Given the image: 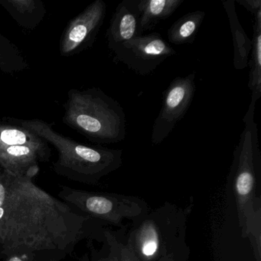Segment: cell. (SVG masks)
<instances>
[{
	"label": "cell",
	"instance_id": "ffe728a7",
	"mask_svg": "<svg viewBox=\"0 0 261 261\" xmlns=\"http://www.w3.org/2000/svg\"><path fill=\"white\" fill-rule=\"evenodd\" d=\"M237 3L251 13L252 16L261 10V0H237Z\"/></svg>",
	"mask_w": 261,
	"mask_h": 261
},
{
	"label": "cell",
	"instance_id": "7c38bea8",
	"mask_svg": "<svg viewBox=\"0 0 261 261\" xmlns=\"http://www.w3.org/2000/svg\"><path fill=\"white\" fill-rule=\"evenodd\" d=\"M0 5L19 27L27 30L39 27L46 14L42 0H0Z\"/></svg>",
	"mask_w": 261,
	"mask_h": 261
},
{
	"label": "cell",
	"instance_id": "4fadbf2b",
	"mask_svg": "<svg viewBox=\"0 0 261 261\" xmlns=\"http://www.w3.org/2000/svg\"><path fill=\"white\" fill-rule=\"evenodd\" d=\"M223 5L228 18L233 40V66L236 70H243L247 68L248 65L252 48L251 39H249L238 19L235 1H224Z\"/></svg>",
	"mask_w": 261,
	"mask_h": 261
},
{
	"label": "cell",
	"instance_id": "e0dca14e",
	"mask_svg": "<svg viewBox=\"0 0 261 261\" xmlns=\"http://www.w3.org/2000/svg\"><path fill=\"white\" fill-rule=\"evenodd\" d=\"M25 145L49 147L45 140L25 128L18 125L0 123V148Z\"/></svg>",
	"mask_w": 261,
	"mask_h": 261
},
{
	"label": "cell",
	"instance_id": "30bf717a",
	"mask_svg": "<svg viewBox=\"0 0 261 261\" xmlns=\"http://www.w3.org/2000/svg\"><path fill=\"white\" fill-rule=\"evenodd\" d=\"M51 155L49 147L15 146L0 148V166L9 173L33 179L39 172V163L47 162Z\"/></svg>",
	"mask_w": 261,
	"mask_h": 261
},
{
	"label": "cell",
	"instance_id": "44dd1931",
	"mask_svg": "<svg viewBox=\"0 0 261 261\" xmlns=\"http://www.w3.org/2000/svg\"><path fill=\"white\" fill-rule=\"evenodd\" d=\"M121 261H140L133 252L127 242L121 240Z\"/></svg>",
	"mask_w": 261,
	"mask_h": 261
},
{
	"label": "cell",
	"instance_id": "52a82bcc",
	"mask_svg": "<svg viewBox=\"0 0 261 261\" xmlns=\"http://www.w3.org/2000/svg\"><path fill=\"white\" fill-rule=\"evenodd\" d=\"M110 50L114 55V62L123 64L136 74L143 76L152 74L168 58L177 54L157 33L142 35Z\"/></svg>",
	"mask_w": 261,
	"mask_h": 261
},
{
	"label": "cell",
	"instance_id": "ac0fdd59",
	"mask_svg": "<svg viewBox=\"0 0 261 261\" xmlns=\"http://www.w3.org/2000/svg\"><path fill=\"white\" fill-rule=\"evenodd\" d=\"M28 68V62L20 49L0 33V74H14Z\"/></svg>",
	"mask_w": 261,
	"mask_h": 261
},
{
	"label": "cell",
	"instance_id": "2e32d148",
	"mask_svg": "<svg viewBox=\"0 0 261 261\" xmlns=\"http://www.w3.org/2000/svg\"><path fill=\"white\" fill-rule=\"evenodd\" d=\"M205 15V12L197 10L179 18L168 30L167 37L169 42L176 45L192 43Z\"/></svg>",
	"mask_w": 261,
	"mask_h": 261
},
{
	"label": "cell",
	"instance_id": "5b68a950",
	"mask_svg": "<svg viewBox=\"0 0 261 261\" xmlns=\"http://www.w3.org/2000/svg\"><path fill=\"white\" fill-rule=\"evenodd\" d=\"M186 220L184 212L164 205L134 221L126 242L140 261H185Z\"/></svg>",
	"mask_w": 261,
	"mask_h": 261
},
{
	"label": "cell",
	"instance_id": "3957f363",
	"mask_svg": "<svg viewBox=\"0 0 261 261\" xmlns=\"http://www.w3.org/2000/svg\"><path fill=\"white\" fill-rule=\"evenodd\" d=\"M256 105L250 103L243 121L244 127L233 152L229 178L236 195L240 226L244 236H253L260 252V207H256L255 190L260 171L261 155L257 124L254 120Z\"/></svg>",
	"mask_w": 261,
	"mask_h": 261
},
{
	"label": "cell",
	"instance_id": "5bb4252c",
	"mask_svg": "<svg viewBox=\"0 0 261 261\" xmlns=\"http://www.w3.org/2000/svg\"><path fill=\"white\" fill-rule=\"evenodd\" d=\"M183 2L184 0H140L142 33L153 30L160 22L170 17Z\"/></svg>",
	"mask_w": 261,
	"mask_h": 261
},
{
	"label": "cell",
	"instance_id": "6da1fadb",
	"mask_svg": "<svg viewBox=\"0 0 261 261\" xmlns=\"http://www.w3.org/2000/svg\"><path fill=\"white\" fill-rule=\"evenodd\" d=\"M89 217L0 166V253H68L87 236Z\"/></svg>",
	"mask_w": 261,
	"mask_h": 261
},
{
	"label": "cell",
	"instance_id": "7402d4cb",
	"mask_svg": "<svg viewBox=\"0 0 261 261\" xmlns=\"http://www.w3.org/2000/svg\"><path fill=\"white\" fill-rule=\"evenodd\" d=\"M27 255L14 254L11 256H7V261H30L27 259Z\"/></svg>",
	"mask_w": 261,
	"mask_h": 261
},
{
	"label": "cell",
	"instance_id": "d6986e66",
	"mask_svg": "<svg viewBox=\"0 0 261 261\" xmlns=\"http://www.w3.org/2000/svg\"><path fill=\"white\" fill-rule=\"evenodd\" d=\"M105 249L93 254L91 261H121V240L108 230H105Z\"/></svg>",
	"mask_w": 261,
	"mask_h": 261
},
{
	"label": "cell",
	"instance_id": "8992f818",
	"mask_svg": "<svg viewBox=\"0 0 261 261\" xmlns=\"http://www.w3.org/2000/svg\"><path fill=\"white\" fill-rule=\"evenodd\" d=\"M59 197L85 216L120 227L124 220L135 221L149 212L143 200L120 194L88 192L62 186Z\"/></svg>",
	"mask_w": 261,
	"mask_h": 261
},
{
	"label": "cell",
	"instance_id": "9a60e30c",
	"mask_svg": "<svg viewBox=\"0 0 261 261\" xmlns=\"http://www.w3.org/2000/svg\"><path fill=\"white\" fill-rule=\"evenodd\" d=\"M253 38L248 61V88L251 91L250 103L256 105L261 97V10L253 15Z\"/></svg>",
	"mask_w": 261,
	"mask_h": 261
},
{
	"label": "cell",
	"instance_id": "603a6c76",
	"mask_svg": "<svg viewBox=\"0 0 261 261\" xmlns=\"http://www.w3.org/2000/svg\"><path fill=\"white\" fill-rule=\"evenodd\" d=\"M162 261H175V259H172V258H167V259H163Z\"/></svg>",
	"mask_w": 261,
	"mask_h": 261
},
{
	"label": "cell",
	"instance_id": "277c9868",
	"mask_svg": "<svg viewBox=\"0 0 261 261\" xmlns=\"http://www.w3.org/2000/svg\"><path fill=\"white\" fill-rule=\"evenodd\" d=\"M64 109L63 123L93 143L112 144L126 138L123 108L100 88L70 90Z\"/></svg>",
	"mask_w": 261,
	"mask_h": 261
},
{
	"label": "cell",
	"instance_id": "8fae6325",
	"mask_svg": "<svg viewBox=\"0 0 261 261\" xmlns=\"http://www.w3.org/2000/svg\"><path fill=\"white\" fill-rule=\"evenodd\" d=\"M140 0H123L113 14L106 39L110 48L142 36Z\"/></svg>",
	"mask_w": 261,
	"mask_h": 261
},
{
	"label": "cell",
	"instance_id": "9c48e42d",
	"mask_svg": "<svg viewBox=\"0 0 261 261\" xmlns=\"http://www.w3.org/2000/svg\"><path fill=\"white\" fill-rule=\"evenodd\" d=\"M107 5L103 0H95L84 11L73 18L64 30L59 42V53L71 57L91 48L103 25Z\"/></svg>",
	"mask_w": 261,
	"mask_h": 261
},
{
	"label": "cell",
	"instance_id": "7a4b0ae2",
	"mask_svg": "<svg viewBox=\"0 0 261 261\" xmlns=\"http://www.w3.org/2000/svg\"><path fill=\"white\" fill-rule=\"evenodd\" d=\"M6 119L53 145L59 152V159L54 163L55 172L72 181L95 185L122 166L121 149L82 144L56 132L51 123L44 120Z\"/></svg>",
	"mask_w": 261,
	"mask_h": 261
},
{
	"label": "cell",
	"instance_id": "ba28073f",
	"mask_svg": "<svg viewBox=\"0 0 261 261\" xmlns=\"http://www.w3.org/2000/svg\"><path fill=\"white\" fill-rule=\"evenodd\" d=\"M195 75L192 72L186 77H176L166 88L161 110L152 126V144H161L187 113L196 91Z\"/></svg>",
	"mask_w": 261,
	"mask_h": 261
}]
</instances>
